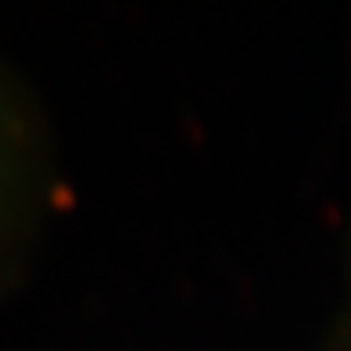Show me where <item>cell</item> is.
<instances>
[{"label": "cell", "instance_id": "obj_1", "mask_svg": "<svg viewBox=\"0 0 351 351\" xmlns=\"http://www.w3.org/2000/svg\"><path fill=\"white\" fill-rule=\"evenodd\" d=\"M0 172H4V147H0Z\"/></svg>", "mask_w": 351, "mask_h": 351}]
</instances>
